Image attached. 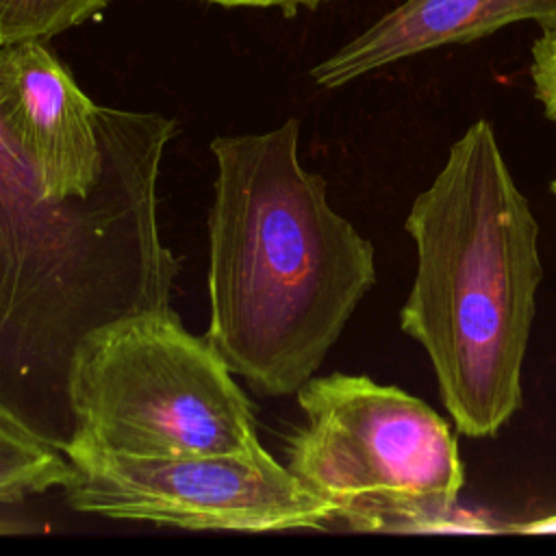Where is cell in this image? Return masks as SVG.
Here are the masks:
<instances>
[{
  "label": "cell",
  "mask_w": 556,
  "mask_h": 556,
  "mask_svg": "<svg viewBox=\"0 0 556 556\" xmlns=\"http://www.w3.org/2000/svg\"><path fill=\"white\" fill-rule=\"evenodd\" d=\"M76 437L135 456L232 454L261 447L254 406L222 354L167 308L109 326L72 376Z\"/></svg>",
  "instance_id": "5"
},
{
  "label": "cell",
  "mask_w": 556,
  "mask_h": 556,
  "mask_svg": "<svg viewBox=\"0 0 556 556\" xmlns=\"http://www.w3.org/2000/svg\"><path fill=\"white\" fill-rule=\"evenodd\" d=\"M63 486L78 513L185 530H324L334 508L267 450L193 456H135L85 443L65 452Z\"/></svg>",
  "instance_id": "6"
},
{
  "label": "cell",
  "mask_w": 556,
  "mask_h": 556,
  "mask_svg": "<svg viewBox=\"0 0 556 556\" xmlns=\"http://www.w3.org/2000/svg\"><path fill=\"white\" fill-rule=\"evenodd\" d=\"M404 228L417 269L400 328L426 350L456 430L495 437L521 408L543 265L539 222L486 119L450 146Z\"/></svg>",
  "instance_id": "3"
},
{
  "label": "cell",
  "mask_w": 556,
  "mask_h": 556,
  "mask_svg": "<svg viewBox=\"0 0 556 556\" xmlns=\"http://www.w3.org/2000/svg\"><path fill=\"white\" fill-rule=\"evenodd\" d=\"M111 0H0V46L50 41L98 17Z\"/></svg>",
  "instance_id": "10"
},
{
  "label": "cell",
  "mask_w": 556,
  "mask_h": 556,
  "mask_svg": "<svg viewBox=\"0 0 556 556\" xmlns=\"http://www.w3.org/2000/svg\"><path fill=\"white\" fill-rule=\"evenodd\" d=\"M72 478L70 458L0 421V506H17ZM11 519L0 517V534L22 532Z\"/></svg>",
  "instance_id": "9"
},
{
  "label": "cell",
  "mask_w": 556,
  "mask_h": 556,
  "mask_svg": "<svg viewBox=\"0 0 556 556\" xmlns=\"http://www.w3.org/2000/svg\"><path fill=\"white\" fill-rule=\"evenodd\" d=\"M530 78L545 117L556 124V22L541 26V35L532 43Z\"/></svg>",
  "instance_id": "11"
},
{
  "label": "cell",
  "mask_w": 556,
  "mask_h": 556,
  "mask_svg": "<svg viewBox=\"0 0 556 556\" xmlns=\"http://www.w3.org/2000/svg\"><path fill=\"white\" fill-rule=\"evenodd\" d=\"M11 115L52 198H89L141 111L89 100L67 67L30 39L9 46Z\"/></svg>",
  "instance_id": "7"
},
{
  "label": "cell",
  "mask_w": 556,
  "mask_h": 556,
  "mask_svg": "<svg viewBox=\"0 0 556 556\" xmlns=\"http://www.w3.org/2000/svg\"><path fill=\"white\" fill-rule=\"evenodd\" d=\"M219 7H254V9H282L285 13H293L298 7L315 9L326 0H206Z\"/></svg>",
  "instance_id": "12"
},
{
  "label": "cell",
  "mask_w": 556,
  "mask_h": 556,
  "mask_svg": "<svg viewBox=\"0 0 556 556\" xmlns=\"http://www.w3.org/2000/svg\"><path fill=\"white\" fill-rule=\"evenodd\" d=\"M556 22V0H404L311 70L337 89L374 70L450 43H469L515 22Z\"/></svg>",
  "instance_id": "8"
},
{
  "label": "cell",
  "mask_w": 556,
  "mask_h": 556,
  "mask_svg": "<svg viewBox=\"0 0 556 556\" xmlns=\"http://www.w3.org/2000/svg\"><path fill=\"white\" fill-rule=\"evenodd\" d=\"M300 122L211 141L208 332L258 395L308 382L376 282L374 245L302 167Z\"/></svg>",
  "instance_id": "2"
},
{
  "label": "cell",
  "mask_w": 556,
  "mask_h": 556,
  "mask_svg": "<svg viewBox=\"0 0 556 556\" xmlns=\"http://www.w3.org/2000/svg\"><path fill=\"white\" fill-rule=\"evenodd\" d=\"M506 532H519V534H556V513L547 517L532 519L528 523H515L508 526Z\"/></svg>",
  "instance_id": "13"
},
{
  "label": "cell",
  "mask_w": 556,
  "mask_h": 556,
  "mask_svg": "<svg viewBox=\"0 0 556 556\" xmlns=\"http://www.w3.org/2000/svg\"><path fill=\"white\" fill-rule=\"evenodd\" d=\"M552 193H554V195H556V178H554V180H552Z\"/></svg>",
  "instance_id": "14"
},
{
  "label": "cell",
  "mask_w": 556,
  "mask_h": 556,
  "mask_svg": "<svg viewBox=\"0 0 556 556\" xmlns=\"http://www.w3.org/2000/svg\"><path fill=\"white\" fill-rule=\"evenodd\" d=\"M306 424L287 467L358 532L452 528L463 486L458 441L424 400L369 376L330 374L298 389Z\"/></svg>",
  "instance_id": "4"
},
{
  "label": "cell",
  "mask_w": 556,
  "mask_h": 556,
  "mask_svg": "<svg viewBox=\"0 0 556 556\" xmlns=\"http://www.w3.org/2000/svg\"><path fill=\"white\" fill-rule=\"evenodd\" d=\"M176 122L143 113L89 198H52L11 115L0 46V421L67 452L72 376L109 326L169 308L180 258L159 228Z\"/></svg>",
  "instance_id": "1"
}]
</instances>
